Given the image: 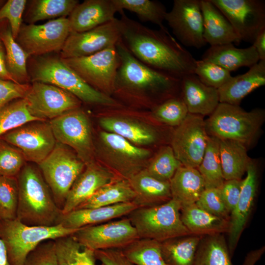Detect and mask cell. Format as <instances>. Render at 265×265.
Returning <instances> with one entry per match:
<instances>
[{"mask_svg":"<svg viewBox=\"0 0 265 265\" xmlns=\"http://www.w3.org/2000/svg\"><path fill=\"white\" fill-rule=\"evenodd\" d=\"M119 13L121 41L137 59L180 79L194 74L196 60L166 27L152 29Z\"/></svg>","mask_w":265,"mask_h":265,"instance_id":"cell-1","label":"cell"},{"mask_svg":"<svg viewBox=\"0 0 265 265\" xmlns=\"http://www.w3.org/2000/svg\"><path fill=\"white\" fill-rule=\"evenodd\" d=\"M116 48L120 65L112 95L152 108L168 99L179 96L181 79L144 64L131 54L121 40Z\"/></svg>","mask_w":265,"mask_h":265,"instance_id":"cell-2","label":"cell"},{"mask_svg":"<svg viewBox=\"0 0 265 265\" xmlns=\"http://www.w3.org/2000/svg\"><path fill=\"white\" fill-rule=\"evenodd\" d=\"M16 178L19 190L16 218L30 226L57 225L61 210L38 165L27 162Z\"/></svg>","mask_w":265,"mask_h":265,"instance_id":"cell-3","label":"cell"},{"mask_svg":"<svg viewBox=\"0 0 265 265\" xmlns=\"http://www.w3.org/2000/svg\"><path fill=\"white\" fill-rule=\"evenodd\" d=\"M37 57L28 73L32 82L53 85L69 92L86 104L109 107L121 106L114 98L89 85L60 57L43 55Z\"/></svg>","mask_w":265,"mask_h":265,"instance_id":"cell-4","label":"cell"},{"mask_svg":"<svg viewBox=\"0 0 265 265\" xmlns=\"http://www.w3.org/2000/svg\"><path fill=\"white\" fill-rule=\"evenodd\" d=\"M265 118L262 108L247 111L238 105L219 103L205 122L209 136L237 141L247 147L258 135Z\"/></svg>","mask_w":265,"mask_h":265,"instance_id":"cell-5","label":"cell"},{"mask_svg":"<svg viewBox=\"0 0 265 265\" xmlns=\"http://www.w3.org/2000/svg\"><path fill=\"white\" fill-rule=\"evenodd\" d=\"M95 148L99 163L118 178L127 180L144 169L151 157L149 150L106 131L100 132Z\"/></svg>","mask_w":265,"mask_h":265,"instance_id":"cell-6","label":"cell"},{"mask_svg":"<svg viewBox=\"0 0 265 265\" xmlns=\"http://www.w3.org/2000/svg\"><path fill=\"white\" fill-rule=\"evenodd\" d=\"M77 230L61 224L30 226L17 218L0 220V238L5 245L10 265H23L28 254L42 242L71 236Z\"/></svg>","mask_w":265,"mask_h":265,"instance_id":"cell-7","label":"cell"},{"mask_svg":"<svg viewBox=\"0 0 265 265\" xmlns=\"http://www.w3.org/2000/svg\"><path fill=\"white\" fill-rule=\"evenodd\" d=\"M181 206L171 199L161 205L138 208L127 216L139 238L162 242L177 237L191 235L180 216Z\"/></svg>","mask_w":265,"mask_h":265,"instance_id":"cell-8","label":"cell"},{"mask_svg":"<svg viewBox=\"0 0 265 265\" xmlns=\"http://www.w3.org/2000/svg\"><path fill=\"white\" fill-rule=\"evenodd\" d=\"M38 166L57 206L62 210L70 188L85 164L72 149L57 142Z\"/></svg>","mask_w":265,"mask_h":265,"instance_id":"cell-9","label":"cell"},{"mask_svg":"<svg viewBox=\"0 0 265 265\" xmlns=\"http://www.w3.org/2000/svg\"><path fill=\"white\" fill-rule=\"evenodd\" d=\"M62 59L89 85L112 97L120 65L116 46L87 56Z\"/></svg>","mask_w":265,"mask_h":265,"instance_id":"cell-10","label":"cell"},{"mask_svg":"<svg viewBox=\"0 0 265 265\" xmlns=\"http://www.w3.org/2000/svg\"><path fill=\"white\" fill-rule=\"evenodd\" d=\"M49 122L56 142L72 149L85 164L95 161L91 126L84 111L78 108Z\"/></svg>","mask_w":265,"mask_h":265,"instance_id":"cell-11","label":"cell"},{"mask_svg":"<svg viewBox=\"0 0 265 265\" xmlns=\"http://www.w3.org/2000/svg\"><path fill=\"white\" fill-rule=\"evenodd\" d=\"M0 138L19 149L27 162L37 165L52 152L57 142L47 120L27 122Z\"/></svg>","mask_w":265,"mask_h":265,"instance_id":"cell-12","label":"cell"},{"mask_svg":"<svg viewBox=\"0 0 265 265\" xmlns=\"http://www.w3.org/2000/svg\"><path fill=\"white\" fill-rule=\"evenodd\" d=\"M72 236L82 246L94 251L122 249L139 238L127 216L119 220L80 228Z\"/></svg>","mask_w":265,"mask_h":265,"instance_id":"cell-13","label":"cell"},{"mask_svg":"<svg viewBox=\"0 0 265 265\" xmlns=\"http://www.w3.org/2000/svg\"><path fill=\"white\" fill-rule=\"evenodd\" d=\"M68 18L51 20L41 25H22L16 39L30 56L60 52L70 33Z\"/></svg>","mask_w":265,"mask_h":265,"instance_id":"cell-14","label":"cell"},{"mask_svg":"<svg viewBox=\"0 0 265 265\" xmlns=\"http://www.w3.org/2000/svg\"><path fill=\"white\" fill-rule=\"evenodd\" d=\"M231 24L240 41L252 44L265 29V1L210 0Z\"/></svg>","mask_w":265,"mask_h":265,"instance_id":"cell-15","label":"cell"},{"mask_svg":"<svg viewBox=\"0 0 265 265\" xmlns=\"http://www.w3.org/2000/svg\"><path fill=\"white\" fill-rule=\"evenodd\" d=\"M31 115L51 120L80 108L81 101L69 92L52 84L34 81L24 98Z\"/></svg>","mask_w":265,"mask_h":265,"instance_id":"cell-16","label":"cell"},{"mask_svg":"<svg viewBox=\"0 0 265 265\" xmlns=\"http://www.w3.org/2000/svg\"><path fill=\"white\" fill-rule=\"evenodd\" d=\"M208 137L203 116L188 113L173 132L171 147L183 166L197 168L203 159Z\"/></svg>","mask_w":265,"mask_h":265,"instance_id":"cell-17","label":"cell"},{"mask_svg":"<svg viewBox=\"0 0 265 265\" xmlns=\"http://www.w3.org/2000/svg\"><path fill=\"white\" fill-rule=\"evenodd\" d=\"M165 21L182 45L200 49L207 44L200 0H174Z\"/></svg>","mask_w":265,"mask_h":265,"instance_id":"cell-18","label":"cell"},{"mask_svg":"<svg viewBox=\"0 0 265 265\" xmlns=\"http://www.w3.org/2000/svg\"><path fill=\"white\" fill-rule=\"evenodd\" d=\"M120 40L119 19L115 18L109 22L86 31L70 32L60 52V57L70 58L89 56L116 46Z\"/></svg>","mask_w":265,"mask_h":265,"instance_id":"cell-19","label":"cell"},{"mask_svg":"<svg viewBox=\"0 0 265 265\" xmlns=\"http://www.w3.org/2000/svg\"><path fill=\"white\" fill-rule=\"evenodd\" d=\"M255 163L251 159L246 176L242 180L239 198L230 214L228 249L231 256L236 248L251 212L257 188L258 172Z\"/></svg>","mask_w":265,"mask_h":265,"instance_id":"cell-20","label":"cell"},{"mask_svg":"<svg viewBox=\"0 0 265 265\" xmlns=\"http://www.w3.org/2000/svg\"><path fill=\"white\" fill-rule=\"evenodd\" d=\"M117 178L113 173L95 160L85 164L68 193L62 213L74 210L101 187Z\"/></svg>","mask_w":265,"mask_h":265,"instance_id":"cell-21","label":"cell"},{"mask_svg":"<svg viewBox=\"0 0 265 265\" xmlns=\"http://www.w3.org/2000/svg\"><path fill=\"white\" fill-rule=\"evenodd\" d=\"M138 207L133 202L111 206L73 210L59 216L57 224L68 229H78L127 216Z\"/></svg>","mask_w":265,"mask_h":265,"instance_id":"cell-22","label":"cell"},{"mask_svg":"<svg viewBox=\"0 0 265 265\" xmlns=\"http://www.w3.org/2000/svg\"><path fill=\"white\" fill-rule=\"evenodd\" d=\"M119 12L113 0H85L68 18L71 32L86 31L114 20Z\"/></svg>","mask_w":265,"mask_h":265,"instance_id":"cell-23","label":"cell"},{"mask_svg":"<svg viewBox=\"0 0 265 265\" xmlns=\"http://www.w3.org/2000/svg\"><path fill=\"white\" fill-rule=\"evenodd\" d=\"M180 96L189 113L203 117L211 115L219 103L218 89L205 85L194 74L181 79Z\"/></svg>","mask_w":265,"mask_h":265,"instance_id":"cell-24","label":"cell"},{"mask_svg":"<svg viewBox=\"0 0 265 265\" xmlns=\"http://www.w3.org/2000/svg\"><path fill=\"white\" fill-rule=\"evenodd\" d=\"M265 84V60H259L245 73L232 77L218 89L219 103L239 106L244 97Z\"/></svg>","mask_w":265,"mask_h":265,"instance_id":"cell-25","label":"cell"},{"mask_svg":"<svg viewBox=\"0 0 265 265\" xmlns=\"http://www.w3.org/2000/svg\"><path fill=\"white\" fill-rule=\"evenodd\" d=\"M99 120L100 126L106 132L118 135L136 146L153 144L159 139L155 128L132 118L111 115Z\"/></svg>","mask_w":265,"mask_h":265,"instance_id":"cell-26","label":"cell"},{"mask_svg":"<svg viewBox=\"0 0 265 265\" xmlns=\"http://www.w3.org/2000/svg\"><path fill=\"white\" fill-rule=\"evenodd\" d=\"M200 7L207 44L217 46L240 42L230 23L210 0H200Z\"/></svg>","mask_w":265,"mask_h":265,"instance_id":"cell-27","label":"cell"},{"mask_svg":"<svg viewBox=\"0 0 265 265\" xmlns=\"http://www.w3.org/2000/svg\"><path fill=\"white\" fill-rule=\"evenodd\" d=\"M128 181L135 193L132 202L138 208L161 205L172 199L169 182L157 180L144 169Z\"/></svg>","mask_w":265,"mask_h":265,"instance_id":"cell-28","label":"cell"},{"mask_svg":"<svg viewBox=\"0 0 265 265\" xmlns=\"http://www.w3.org/2000/svg\"><path fill=\"white\" fill-rule=\"evenodd\" d=\"M202 60L213 63L230 72L242 67H251L260 60L255 48H238L233 43L211 46Z\"/></svg>","mask_w":265,"mask_h":265,"instance_id":"cell-29","label":"cell"},{"mask_svg":"<svg viewBox=\"0 0 265 265\" xmlns=\"http://www.w3.org/2000/svg\"><path fill=\"white\" fill-rule=\"evenodd\" d=\"M172 199L181 207L196 203L205 189V183L197 168L180 167L169 181Z\"/></svg>","mask_w":265,"mask_h":265,"instance_id":"cell-30","label":"cell"},{"mask_svg":"<svg viewBox=\"0 0 265 265\" xmlns=\"http://www.w3.org/2000/svg\"><path fill=\"white\" fill-rule=\"evenodd\" d=\"M181 220L191 235L205 236L228 232L229 220L214 215L196 204L182 207Z\"/></svg>","mask_w":265,"mask_h":265,"instance_id":"cell-31","label":"cell"},{"mask_svg":"<svg viewBox=\"0 0 265 265\" xmlns=\"http://www.w3.org/2000/svg\"><path fill=\"white\" fill-rule=\"evenodd\" d=\"M219 141L220 158L224 180H241L251 160L247 154V147L237 141L228 139Z\"/></svg>","mask_w":265,"mask_h":265,"instance_id":"cell-32","label":"cell"},{"mask_svg":"<svg viewBox=\"0 0 265 265\" xmlns=\"http://www.w3.org/2000/svg\"><path fill=\"white\" fill-rule=\"evenodd\" d=\"M135 193L129 181L117 178L101 187L76 209L105 207L130 202L133 201Z\"/></svg>","mask_w":265,"mask_h":265,"instance_id":"cell-33","label":"cell"},{"mask_svg":"<svg viewBox=\"0 0 265 265\" xmlns=\"http://www.w3.org/2000/svg\"><path fill=\"white\" fill-rule=\"evenodd\" d=\"M203 236L188 235L160 242L162 256L167 265H194L195 254Z\"/></svg>","mask_w":265,"mask_h":265,"instance_id":"cell-34","label":"cell"},{"mask_svg":"<svg viewBox=\"0 0 265 265\" xmlns=\"http://www.w3.org/2000/svg\"><path fill=\"white\" fill-rule=\"evenodd\" d=\"M0 39L5 49L7 68L18 83L27 84L30 80L27 68L29 55L14 38L9 27L0 31Z\"/></svg>","mask_w":265,"mask_h":265,"instance_id":"cell-35","label":"cell"},{"mask_svg":"<svg viewBox=\"0 0 265 265\" xmlns=\"http://www.w3.org/2000/svg\"><path fill=\"white\" fill-rule=\"evenodd\" d=\"M222 234L203 236L198 245L194 265H233Z\"/></svg>","mask_w":265,"mask_h":265,"instance_id":"cell-36","label":"cell"},{"mask_svg":"<svg viewBox=\"0 0 265 265\" xmlns=\"http://www.w3.org/2000/svg\"><path fill=\"white\" fill-rule=\"evenodd\" d=\"M54 241L57 265H96L94 251L82 246L72 235Z\"/></svg>","mask_w":265,"mask_h":265,"instance_id":"cell-37","label":"cell"},{"mask_svg":"<svg viewBox=\"0 0 265 265\" xmlns=\"http://www.w3.org/2000/svg\"><path fill=\"white\" fill-rule=\"evenodd\" d=\"M202 177L205 188H220L224 183L219 154V141L209 136L203 159L197 168Z\"/></svg>","mask_w":265,"mask_h":265,"instance_id":"cell-38","label":"cell"},{"mask_svg":"<svg viewBox=\"0 0 265 265\" xmlns=\"http://www.w3.org/2000/svg\"><path fill=\"white\" fill-rule=\"evenodd\" d=\"M79 3L78 0H31L26 21L29 24H34L39 21L66 17Z\"/></svg>","mask_w":265,"mask_h":265,"instance_id":"cell-39","label":"cell"},{"mask_svg":"<svg viewBox=\"0 0 265 265\" xmlns=\"http://www.w3.org/2000/svg\"><path fill=\"white\" fill-rule=\"evenodd\" d=\"M119 13L127 10L135 13L144 22L157 25L160 28L166 27L163 24L167 11L161 2L151 0H113Z\"/></svg>","mask_w":265,"mask_h":265,"instance_id":"cell-40","label":"cell"},{"mask_svg":"<svg viewBox=\"0 0 265 265\" xmlns=\"http://www.w3.org/2000/svg\"><path fill=\"white\" fill-rule=\"evenodd\" d=\"M121 250L135 265H167L161 253L160 242L155 240L139 238Z\"/></svg>","mask_w":265,"mask_h":265,"instance_id":"cell-41","label":"cell"},{"mask_svg":"<svg viewBox=\"0 0 265 265\" xmlns=\"http://www.w3.org/2000/svg\"><path fill=\"white\" fill-rule=\"evenodd\" d=\"M183 165L176 158L171 146L161 147L149 159L144 169L150 176L159 181L169 182Z\"/></svg>","mask_w":265,"mask_h":265,"instance_id":"cell-42","label":"cell"},{"mask_svg":"<svg viewBox=\"0 0 265 265\" xmlns=\"http://www.w3.org/2000/svg\"><path fill=\"white\" fill-rule=\"evenodd\" d=\"M35 120H40L31 115L24 98L12 101L0 108V137L25 123Z\"/></svg>","mask_w":265,"mask_h":265,"instance_id":"cell-43","label":"cell"},{"mask_svg":"<svg viewBox=\"0 0 265 265\" xmlns=\"http://www.w3.org/2000/svg\"><path fill=\"white\" fill-rule=\"evenodd\" d=\"M188 113L180 96L170 98L152 108V116L157 121L172 127H177Z\"/></svg>","mask_w":265,"mask_h":265,"instance_id":"cell-44","label":"cell"},{"mask_svg":"<svg viewBox=\"0 0 265 265\" xmlns=\"http://www.w3.org/2000/svg\"><path fill=\"white\" fill-rule=\"evenodd\" d=\"M18 195L16 177L0 176V220L16 218Z\"/></svg>","mask_w":265,"mask_h":265,"instance_id":"cell-45","label":"cell"},{"mask_svg":"<svg viewBox=\"0 0 265 265\" xmlns=\"http://www.w3.org/2000/svg\"><path fill=\"white\" fill-rule=\"evenodd\" d=\"M26 163L19 149L0 138V176L16 177Z\"/></svg>","mask_w":265,"mask_h":265,"instance_id":"cell-46","label":"cell"},{"mask_svg":"<svg viewBox=\"0 0 265 265\" xmlns=\"http://www.w3.org/2000/svg\"><path fill=\"white\" fill-rule=\"evenodd\" d=\"M194 74L205 85L217 89L232 77L228 70L202 59L196 60Z\"/></svg>","mask_w":265,"mask_h":265,"instance_id":"cell-47","label":"cell"},{"mask_svg":"<svg viewBox=\"0 0 265 265\" xmlns=\"http://www.w3.org/2000/svg\"><path fill=\"white\" fill-rule=\"evenodd\" d=\"M195 204L214 215L230 219V212L224 202L219 188H205Z\"/></svg>","mask_w":265,"mask_h":265,"instance_id":"cell-48","label":"cell"},{"mask_svg":"<svg viewBox=\"0 0 265 265\" xmlns=\"http://www.w3.org/2000/svg\"><path fill=\"white\" fill-rule=\"evenodd\" d=\"M26 0H8L0 8V22L6 19L16 40L22 25V17L27 3Z\"/></svg>","mask_w":265,"mask_h":265,"instance_id":"cell-49","label":"cell"},{"mask_svg":"<svg viewBox=\"0 0 265 265\" xmlns=\"http://www.w3.org/2000/svg\"><path fill=\"white\" fill-rule=\"evenodd\" d=\"M23 265H57L54 240L40 243L28 254Z\"/></svg>","mask_w":265,"mask_h":265,"instance_id":"cell-50","label":"cell"},{"mask_svg":"<svg viewBox=\"0 0 265 265\" xmlns=\"http://www.w3.org/2000/svg\"><path fill=\"white\" fill-rule=\"evenodd\" d=\"M30 84L0 80V108L10 102L24 98Z\"/></svg>","mask_w":265,"mask_h":265,"instance_id":"cell-51","label":"cell"},{"mask_svg":"<svg viewBox=\"0 0 265 265\" xmlns=\"http://www.w3.org/2000/svg\"><path fill=\"white\" fill-rule=\"evenodd\" d=\"M241 182V180H225L223 185L219 188L224 202L230 213L238 201Z\"/></svg>","mask_w":265,"mask_h":265,"instance_id":"cell-52","label":"cell"},{"mask_svg":"<svg viewBox=\"0 0 265 265\" xmlns=\"http://www.w3.org/2000/svg\"><path fill=\"white\" fill-rule=\"evenodd\" d=\"M96 260L104 265H135L123 254L121 249H108L94 251Z\"/></svg>","mask_w":265,"mask_h":265,"instance_id":"cell-53","label":"cell"},{"mask_svg":"<svg viewBox=\"0 0 265 265\" xmlns=\"http://www.w3.org/2000/svg\"><path fill=\"white\" fill-rule=\"evenodd\" d=\"M255 49L260 60H265V29L257 36L252 45Z\"/></svg>","mask_w":265,"mask_h":265,"instance_id":"cell-54","label":"cell"},{"mask_svg":"<svg viewBox=\"0 0 265 265\" xmlns=\"http://www.w3.org/2000/svg\"><path fill=\"white\" fill-rule=\"evenodd\" d=\"M0 80L11 81L18 83L15 80L7 68L3 46L0 47Z\"/></svg>","mask_w":265,"mask_h":265,"instance_id":"cell-55","label":"cell"},{"mask_svg":"<svg viewBox=\"0 0 265 265\" xmlns=\"http://www.w3.org/2000/svg\"><path fill=\"white\" fill-rule=\"evenodd\" d=\"M262 256V252L259 250L250 252L245 257L243 265H255Z\"/></svg>","mask_w":265,"mask_h":265,"instance_id":"cell-56","label":"cell"},{"mask_svg":"<svg viewBox=\"0 0 265 265\" xmlns=\"http://www.w3.org/2000/svg\"><path fill=\"white\" fill-rule=\"evenodd\" d=\"M0 265H10L7 256L6 248L3 241L0 238Z\"/></svg>","mask_w":265,"mask_h":265,"instance_id":"cell-57","label":"cell"},{"mask_svg":"<svg viewBox=\"0 0 265 265\" xmlns=\"http://www.w3.org/2000/svg\"><path fill=\"white\" fill-rule=\"evenodd\" d=\"M3 0H0V8L1 7V6L2 5V4L3 3Z\"/></svg>","mask_w":265,"mask_h":265,"instance_id":"cell-58","label":"cell"},{"mask_svg":"<svg viewBox=\"0 0 265 265\" xmlns=\"http://www.w3.org/2000/svg\"><path fill=\"white\" fill-rule=\"evenodd\" d=\"M3 46L2 43L0 39V47Z\"/></svg>","mask_w":265,"mask_h":265,"instance_id":"cell-59","label":"cell"},{"mask_svg":"<svg viewBox=\"0 0 265 265\" xmlns=\"http://www.w3.org/2000/svg\"><path fill=\"white\" fill-rule=\"evenodd\" d=\"M96 265H103L102 264H101V263H100V264Z\"/></svg>","mask_w":265,"mask_h":265,"instance_id":"cell-60","label":"cell"}]
</instances>
